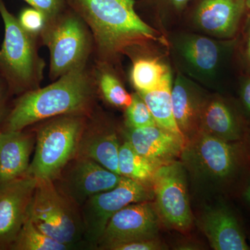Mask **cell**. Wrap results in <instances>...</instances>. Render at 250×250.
<instances>
[{
  "instance_id": "1",
  "label": "cell",
  "mask_w": 250,
  "mask_h": 250,
  "mask_svg": "<svg viewBox=\"0 0 250 250\" xmlns=\"http://www.w3.org/2000/svg\"><path fill=\"white\" fill-rule=\"evenodd\" d=\"M85 23L96 62L111 64L121 54L149 41L164 42L135 9L134 0H65Z\"/></svg>"
},
{
  "instance_id": "2",
  "label": "cell",
  "mask_w": 250,
  "mask_h": 250,
  "mask_svg": "<svg viewBox=\"0 0 250 250\" xmlns=\"http://www.w3.org/2000/svg\"><path fill=\"white\" fill-rule=\"evenodd\" d=\"M98 95L92 68L88 65L79 67L44 88L22 94L6 118L4 131H23L63 115L90 116Z\"/></svg>"
},
{
  "instance_id": "3",
  "label": "cell",
  "mask_w": 250,
  "mask_h": 250,
  "mask_svg": "<svg viewBox=\"0 0 250 250\" xmlns=\"http://www.w3.org/2000/svg\"><path fill=\"white\" fill-rule=\"evenodd\" d=\"M0 16L4 25V38L0 48V75L9 91L22 94L40 88L45 62L38 50V38L21 27L18 18L0 0Z\"/></svg>"
},
{
  "instance_id": "4",
  "label": "cell",
  "mask_w": 250,
  "mask_h": 250,
  "mask_svg": "<svg viewBox=\"0 0 250 250\" xmlns=\"http://www.w3.org/2000/svg\"><path fill=\"white\" fill-rule=\"evenodd\" d=\"M88 117L63 115L37 123L35 152L26 174L53 181L76 155Z\"/></svg>"
},
{
  "instance_id": "5",
  "label": "cell",
  "mask_w": 250,
  "mask_h": 250,
  "mask_svg": "<svg viewBox=\"0 0 250 250\" xmlns=\"http://www.w3.org/2000/svg\"><path fill=\"white\" fill-rule=\"evenodd\" d=\"M40 41L49 50V77L53 82L88 65L93 54V39L90 29L68 6L47 23Z\"/></svg>"
},
{
  "instance_id": "6",
  "label": "cell",
  "mask_w": 250,
  "mask_h": 250,
  "mask_svg": "<svg viewBox=\"0 0 250 250\" xmlns=\"http://www.w3.org/2000/svg\"><path fill=\"white\" fill-rule=\"evenodd\" d=\"M29 216L46 235L72 250L84 248L80 208L54 187L52 181L38 180Z\"/></svg>"
},
{
  "instance_id": "7",
  "label": "cell",
  "mask_w": 250,
  "mask_h": 250,
  "mask_svg": "<svg viewBox=\"0 0 250 250\" xmlns=\"http://www.w3.org/2000/svg\"><path fill=\"white\" fill-rule=\"evenodd\" d=\"M154 199L152 188L123 177L116 187L90 197L81 207L85 248L96 250L112 217L126 206Z\"/></svg>"
},
{
  "instance_id": "8",
  "label": "cell",
  "mask_w": 250,
  "mask_h": 250,
  "mask_svg": "<svg viewBox=\"0 0 250 250\" xmlns=\"http://www.w3.org/2000/svg\"><path fill=\"white\" fill-rule=\"evenodd\" d=\"M161 221L178 231H187L192 224L188 194L187 171L183 163L171 161L158 167L150 182Z\"/></svg>"
},
{
  "instance_id": "9",
  "label": "cell",
  "mask_w": 250,
  "mask_h": 250,
  "mask_svg": "<svg viewBox=\"0 0 250 250\" xmlns=\"http://www.w3.org/2000/svg\"><path fill=\"white\" fill-rule=\"evenodd\" d=\"M122 177L96 161L75 156L52 182L62 195L81 209L90 197L116 187Z\"/></svg>"
},
{
  "instance_id": "10",
  "label": "cell",
  "mask_w": 250,
  "mask_h": 250,
  "mask_svg": "<svg viewBox=\"0 0 250 250\" xmlns=\"http://www.w3.org/2000/svg\"><path fill=\"white\" fill-rule=\"evenodd\" d=\"M238 156L233 143L198 131L185 143L181 157L184 165L200 175L223 179L236 169Z\"/></svg>"
},
{
  "instance_id": "11",
  "label": "cell",
  "mask_w": 250,
  "mask_h": 250,
  "mask_svg": "<svg viewBox=\"0 0 250 250\" xmlns=\"http://www.w3.org/2000/svg\"><path fill=\"white\" fill-rule=\"evenodd\" d=\"M160 222L155 204L151 201L126 206L109 220L96 250H106L118 243L156 238Z\"/></svg>"
},
{
  "instance_id": "12",
  "label": "cell",
  "mask_w": 250,
  "mask_h": 250,
  "mask_svg": "<svg viewBox=\"0 0 250 250\" xmlns=\"http://www.w3.org/2000/svg\"><path fill=\"white\" fill-rule=\"evenodd\" d=\"M37 184L25 174L0 185V249L11 247L25 223Z\"/></svg>"
},
{
  "instance_id": "13",
  "label": "cell",
  "mask_w": 250,
  "mask_h": 250,
  "mask_svg": "<svg viewBox=\"0 0 250 250\" xmlns=\"http://www.w3.org/2000/svg\"><path fill=\"white\" fill-rule=\"evenodd\" d=\"M121 144L116 128L95 110L88 117L75 156L88 158L120 174L118 155Z\"/></svg>"
},
{
  "instance_id": "14",
  "label": "cell",
  "mask_w": 250,
  "mask_h": 250,
  "mask_svg": "<svg viewBox=\"0 0 250 250\" xmlns=\"http://www.w3.org/2000/svg\"><path fill=\"white\" fill-rule=\"evenodd\" d=\"M125 138L139 154L156 167L177 160L182 156L185 141L158 125L126 127Z\"/></svg>"
},
{
  "instance_id": "15",
  "label": "cell",
  "mask_w": 250,
  "mask_h": 250,
  "mask_svg": "<svg viewBox=\"0 0 250 250\" xmlns=\"http://www.w3.org/2000/svg\"><path fill=\"white\" fill-rule=\"evenodd\" d=\"M246 7V0H201L195 10V23L208 34L231 37Z\"/></svg>"
},
{
  "instance_id": "16",
  "label": "cell",
  "mask_w": 250,
  "mask_h": 250,
  "mask_svg": "<svg viewBox=\"0 0 250 250\" xmlns=\"http://www.w3.org/2000/svg\"><path fill=\"white\" fill-rule=\"evenodd\" d=\"M36 134L1 131L0 134V185L27 174Z\"/></svg>"
},
{
  "instance_id": "17",
  "label": "cell",
  "mask_w": 250,
  "mask_h": 250,
  "mask_svg": "<svg viewBox=\"0 0 250 250\" xmlns=\"http://www.w3.org/2000/svg\"><path fill=\"white\" fill-rule=\"evenodd\" d=\"M201 225L213 250H250L238 220L228 208H210L202 217Z\"/></svg>"
},
{
  "instance_id": "18",
  "label": "cell",
  "mask_w": 250,
  "mask_h": 250,
  "mask_svg": "<svg viewBox=\"0 0 250 250\" xmlns=\"http://www.w3.org/2000/svg\"><path fill=\"white\" fill-rule=\"evenodd\" d=\"M174 119L185 143L200 129V117L205 102L183 77H177L171 90Z\"/></svg>"
},
{
  "instance_id": "19",
  "label": "cell",
  "mask_w": 250,
  "mask_h": 250,
  "mask_svg": "<svg viewBox=\"0 0 250 250\" xmlns=\"http://www.w3.org/2000/svg\"><path fill=\"white\" fill-rule=\"evenodd\" d=\"M179 54L190 68L203 75L214 73L221 58V47L205 36H185L178 43Z\"/></svg>"
},
{
  "instance_id": "20",
  "label": "cell",
  "mask_w": 250,
  "mask_h": 250,
  "mask_svg": "<svg viewBox=\"0 0 250 250\" xmlns=\"http://www.w3.org/2000/svg\"><path fill=\"white\" fill-rule=\"evenodd\" d=\"M199 131L228 142H236L241 138V127L232 111L219 100L205 103Z\"/></svg>"
},
{
  "instance_id": "21",
  "label": "cell",
  "mask_w": 250,
  "mask_h": 250,
  "mask_svg": "<svg viewBox=\"0 0 250 250\" xmlns=\"http://www.w3.org/2000/svg\"><path fill=\"white\" fill-rule=\"evenodd\" d=\"M172 86V75L171 72H169L160 85L154 89L137 93L147 105L155 120L156 125L184 140V136L174 119L171 99Z\"/></svg>"
},
{
  "instance_id": "22",
  "label": "cell",
  "mask_w": 250,
  "mask_h": 250,
  "mask_svg": "<svg viewBox=\"0 0 250 250\" xmlns=\"http://www.w3.org/2000/svg\"><path fill=\"white\" fill-rule=\"evenodd\" d=\"M110 65L111 64L96 62L92 68L98 95L115 107L127 108L132 101V95L126 91Z\"/></svg>"
},
{
  "instance_id": "23",
  "label": "cell",
  "mask_w": 250,
  "mask_h": 250,
  "mask_svg": "<svg viewBox=\"0 0 250 250\" xmlns=\"http://www.w3.org/2000/svg\"><path fill=\"white\" fill-rule=\"evenodd\" d=\"M157 167L136 152L127 140L122 143L118 155V170L122 177L150 185Z\"/></svg>"
},
{
  "instance_id": "24",
  "label": "cell",
  "mask_w": 250,
  "mask_h": 250,
  "mask_svg": "<svg viewBox=\"0 0 250 250\" xmlns=\"http://www.w3.org/2000/svg\"><path fill=\"white\" fill-rule=\"evenodd\" d=\"M169 67L157 59L141 57L133 62L130 80L138 93L149 91L159 86Z\"/></svg>"
},
{
  "instance_id": "25",
  "label": "cell",
  "mask_w": 250,
  "mask_h": 250,
  "mask_svg": "<svg viewBox=\"0 0 250 250\" xmlns=\"http://www.w3.org/2000/svg\"><path fill=\"white\" fill-rule=\"evenodd\" d=\"M14 250H70L71 247L60 243L41 231L28 215L16 240L10 247Z\"/></svg>"
},
{
  "instance_id": "26",
  "label": "cell",
  "mask_w": 250,
  "mask_h": 250,
  "mask_svg": "<svg viewBox=\"0 0 250 250\" xmlns=\"http://www.w3.org/2000/svg\"><path fill=\"white\" fill-rule=\"evenodd\" d=\"M125 109L126 127L136 129L157 125L147 105L138 93L132 95V101Z\"/></svg>"
},
{
  "instance_id": "27",
  "label": "cell",
  "mask_w": 250,
  "mask_h": 250,
  "mask_svg": "<svg viewBox=\"0 0 250 250\" xmlns=\"http://www.w3.org/2000/svg\"><path fill=\"white\" fill-rule=\"evenodd\" d=\"M18 21L24 31L30 35L38 38L40 41L41 34L45 29L47 23L45 15L35 8L30 6L24 8L21 11Z\"/></svg>"
},
{
  "instance_id": "28",
  "label": "cell",
  "mask_w": 250,
  "mask_h": 250,
  "mask_svg": "<svg viewBox=\"0 0 250 250\" xmlns=\"http://www.w3.org/2000/svg\"><path fill=\"white\" fill-rule=\"evenodd\" d=\"M45 15L47 22L52 21L67 7L65 0H24Z\"/></svg>"
},
{
  "instance_id": "29",
  "label": "cell",
  "mask_w": 250,
  "mask_h": 250,
  "mask_svg": "<svg viewBox=\"0 0 250 250\" xmlns=\"http://www.w3.org/2000/svg\"><path fill=\"white\" fill-rule=\"evenodd\" d=\"M165 245L158 237L149 239L134 240L108 247L106 250H166Z\"/></svg>"
},
{
  "instance_id": "30",
  "label": "cell",
  "mask_w": 250,
  "mask_h": 250,
  "mask_svg": "<svg viewBox=\"0 0 250 250\" xmlns=\"http://www.w3.org/2000/svg\"><path fill=\"white\" fill-rule=\"evenodd\" d=\"M8 92H10L9 86H8L6 81L0 75V117L2 114Z\"/></svg>"
},
{
  "instance_id": "31",
  "label": "cell",
  "mask_w": 250,
  "mask_h": 250,
  "mask_svg": "<svg viewBox=\"0 0 250 250\" xmlns=\"http://www.w3.org/2000/svg\"><path fill=\"white\" fill-rule=\"evenodd\" d=\"M241 98L247 110L250 111V79L246 81V83L243 85Z\"/></svg>"
},
{
  "instance_id": "32",
  "label": "cell",
  "mask_w": 250,
  "mask_h": 250,
  "mask_svg": "<svg viewBox=\"0 0 250 250\" xmlns=\"http://www.w3.org/2000/svg\"><path fill=\"white\" fill-rule=\"evenodd\" d=\"M177 9H182L187 6L190 0H168Z\"/></svg>"
},
{
  "instance_id": "33",
  "label": "cell",
  "mask_w": 250,
  "mask_h": 250,
  "mask_svg": "<svg viewBox=\"0 0 250 250\" xmlns=\"http://www.w3.org/2000/svg\"><path fill=\"white\" fill-rule=\"evenodd\" d=\"M245 198L248 202L250 203V185L245 192Z\"/></svg>"
},
{
  "instance_id": "34",
  "label": "cell",
  "mask_w": 250,
  "mask_h": 250,
  "mask_svg": "<svg viewBox=\"0 0 250 250\" xmlns=\"http://www.w3.org/2000/svg\"><path fill=\"white\" fill-rule=\"evenodd\" d=\"M248 54H249V57H250V24L249 30H248Z\"/></svg>"
},
{
  "instance_id": "35",
  "label": "cell",
  "mask_w": 250,
  "mask_h": 250,
  "mask_svg": "<svg viewBox=\"0 0 250 250\" xmlns=\"http://www.w3.org/2000/svg\"><path fill=\"white\" fill-rule=\"evenodd\" d=\"M246 6L250 10V0H246Z\"/></svg>"
},
{
  "instance_id": "36",
  "label": "cell",
  "mask_w": 250,
  "mask_h": 250,
  "mask_svg": "<svg viewBox=\"0 0 250 250\" xmlns=\"http://www.w3.org/2000/svg\"><path fill=\"white\" fill-rule=\"evenodd\" d=\"M1 131H0V134H1Z\"/></svg>"
}]
</instances>
